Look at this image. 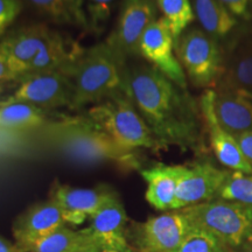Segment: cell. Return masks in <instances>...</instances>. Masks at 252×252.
<instances>
[{"label": "cell", "instance_id": "1", "mask_svg": "<svg viewBox=\"0 0 252 252\" xmlns=\"http://www.w3.org/2000/svg\"><path fill=\"white\" fill-rule=\"evenodd\" d=\"M132 102L162 147L198 151L203 146V119L188 90L181 89L150 64L127 69Z\"/></svg>", "mask_w": 252, "mask_h": 252}, {"label": "cell", "instance_id": "2", "mask_svg": "<svg viewBox=\"0 0 252 252\" xmlns=\"http://www.w3.org/2000/svg\"><path fill=\"white\" fill-rule=\"evenodd\" d=\"M127 62L106 42L83 50L70 71L71 110L128 94Z\"/></svg>", "mask_w": 252, "mask_h": 252}, {"label": "cell", "instance_id": "3", "mask_svg": "<svg viewBox=\"0 0 252 252\" xmlns=\"http://www.w3.org/2000/svg\"><path fill=\"white\" fill-rule=\"evenodd\" d=\"M43 135L70 159L81 163L111 161L138 166L134 152L121 149L88 117H62L41 127Z\"/></svg>", "mask_w": 252, "mask_h": 252}, {"label": "cell", "instance_id": "4", "mask_svg": "<svg viewBox=\"0 0 252 252\" xmlns=\"http://www.w3.org/2000/svg\"><path fill=\"white\" fill-rule=\"evenodd\" d=\"M88 118L109 135L119 147L128 152L163 149L132 102L123 94L96 104L88 111Z\"/></svg>", "mask_w": 252, "mask_h": 252}, {"label": "cell", "instance_id": "5", "mask_svg": "<svg viewBox=\"0 0 252 252\" xmlns=\"http://www.w3.org/2000/svg\"><path fill=\"white\" fill-rule=\"evenodd\" d=\"M182 210L191 225L209 231L228 248L252 243V206L217 200Z\"/></svg>", "mask_w": 252, "mask_h": 252}, {"label": "cell", "instance_id": "6", "mask_svg": "<svg viewBox=\"0 0 252 252\" xmlns=\"http://www.w3.org/2000/svg\"><path fill=\"white\" fill-rule=\"evenodd\" d=\"M175 54L195 88L217 87L225 65L219 41L200 28H189L176 41Z\"/></svg>", "mask_w": 252, "mask_h": 252}, {"label": "cell", "instance_id": "7", "mask_svg": "<svg viewBox=\"0 0 252 252\" xmlns=\"http://www.w3.org/2000/svg\"><path fill=\"white\" fill-rule=\"evenodd\" d=\"M157 19L153 0H123L115 30L105 41L123 60L138 55L145 31Z\"/></svg>", "mask_w": 252, "mask_h": 252}, {"label": "cell", "instance_id": "8", "mask_svg": "<svg viewBox=\"0 0 252 252\" xmlns=\"http://www.w3.org/2000/svg\"><path fill=\"white\" fill-rule=\"evenodd\" d=\"M138 55L173 83L187 90V76L175 54V41L163 18L156 19L141 37Z\"/></svg>", "mask_w": 252, "mask_h": 252}, {"label": "cell", "instance_id": "9", "mask_svg": "<svg viewBox=\"0 0 252 252\" xmlns=\"http://www.w3.org/2000/svg\"><path fill=\"white\" fill-rule=\"evenodd\" d=\"M72 96L71 78L64 71H48L32 75L19 82L15 93L2 102H25L41 110L68 106Z\"/></svg>", "mask_w": 252, "mask_h": 252}, {"label": "cell", "instance_id": "10", "mask_svg": "<svg viewBox=\"0 0 252 252\" xmlns=\"http://www.w3.org/2000/svg\"><path fill=\"white\" fill-rule=\"evenodd\" d=\"M55 31L43 24H32L12 31L0 40V47L7 59L14 82L26 76L28 68L49 42Z\"/></svg>", "mask_w": 252, "mask_h": 252}, {"label": "cell", "instance_id": "11", "mask_svg": "<svg viewBox=\"0 0 252 252\" xmlns=\"http://www.w3.org/2000/svg\"><path fill=\"white\" fill-rule=\"evenodd\" d=\"M230 171L220 169L209 162L182 166L173 210L212 201L217 196Z\"/></svg>", "mask_w": 252, "mask_h": 252}, {"label": "cell", "instance_id": "12", "mask_svg": "<svg viewBox=\"0 0 252 252\" xmlns=\"http://www.w3.org/2000/svg\"><path fill=\"white\" fill-rule=\"evenodd\" d=\"M214 89H208L201 96L200 111L203 119L204 130L208 134L214 156L220 165L235 172L252 175V168L245 159L241 147L232 134L225 131L220 124L214 110Z\"/></svg>", "mask_w": 252, "mask_h": 252}, {"label": "cell", "instance_id": "13", "mask_svg": "<svg viewBox=\"0 0 252 252\" xmlns=\"http://www.w3.org/2000/svg\"><path fill=\"white\" fill-rule=\"evenodd\" d=\"M191 228L193 225L182 209L151 217L140 228L139 251H175Z\"/></svg>", "mask_w": 252, "mask_h": 252}, {"label": "cell", "instance_id": "14", "mask_svg": "<svg viewBox=\"0 0 252 252\" xmlns=\"http://www.w3.org/2000/svg\"><path fill=\"white\" fill-rule=\"evenodd\" d=\"M113 194L110 189L76 188L55 184L50 198L61 208L67 225H80L90 220Z\"/></svg>", "mask_w": 252, "mask_h": 252}, {"label": "cell", "instance_id": "15", "mask_svg": "<svg viewBox=\"0 0 252 252\" xmlns=\"http://www.w3.org/2000/svg\"><path fill=\"white\" fill-rule=\"evenodd\" d=\"M67 225L61 208L53 198L31 206L15 220L13 236L19 249Z\"/></svg>", "mask_w": 252, "mask_h": 252}, {"label": "cell", "instance_id": "16", "mask_svg": "<svg viewBox=\"0 0 252 252\" xmlns=\"http://www.w3.org/2000/svg\"><path fill=\"white\" fill-rule=\"evenodd\" d=\"M89 220V226L83 231L96 239L100 247H123L128 244L125 236L127 215L117 194H113Z\"/></svg>", "mask_w": 252, "mask_h": 252}, {"label": "cell", "instance_id": "17", "mask_svg": "<svg viewBox=\"0 0 252 252\" xmlns=\"http://www.w3.org/2000/svg\"><path fill=\"white\" fill-rule=\"evenodd\" d=\"M214 91V110L220 126L234 137L252 131V100L222 88Z\"/></svg>", "mask_w": 252, "mask_h": 252}, {"label": "cell", "instance_id": "18", "mask_svg": "<svg viewBox=\"0 0 252 252\" xmlns=\"http://www.w3.org/2000/svg\"><path fill=\"white\" fill-rule=\"evenodd\" d=\"M182 166L156 165L143 169L141 176L146 182L145 198L154 209L160 212L173 210Z\"/></svg>", "mask_w": 252, "mask_h": 252}, {"label": "cell", "instance_id": "19", "mask_svg": "<svg viewBox=\"0 0 252 252\" xmlns=\"http://www.w3.org/2000/svg\"><path fill=\"white\" fill-rule=\"evenodd\" d=\"M24 7L58 25L93 32L84 0H21Z\"/></svg>", "mask_w": 252, "mask_h": 252}, {"label": "cell", "instance_id": "20", "mask_svg": "<svg viewBox=\"0 0 252 252\" xmlns=\"http://www.w3.org/2000/svg\"><path fill=\"white\" fill-rule=\"evenodd\" d=\"M195 18L203 32L215 40L225 39L238 26V20L219 0H191Z\"/></svg>", "mask_w": 252, "mask_h": 252}, {"label": "cell", "instance_id": "21", "mask_svg": "<svg viewBox=\"0 0 252 252\" xmlns=\"http://www.w3.org/2000/svg\"><path fill=\"white\" fill-rule=\"evenodd\" d=\"M216 88L238 94L252 91V39L245 41L235 50L224 65L222 77Z\"/></svg>", "mask_w": 252, "mask_h": 252}, {"label": "cell", "instance_id": "22", "mask_svg": "<svg viewBox=\"0 0 252 252\" xmlns=\"http://www.w3.org/2000/svg\"><path fill=\"white\" fill-rule=\"evenodd\" d=\"M47 121L45 112L25 102H0V128L2 130H32L41 128Z\"/></svg>", "mask_w": 252, "mask_h": 252}, {"label": "cell", "instance_id": "23", "mask_svg": "<svg viewBox=\"0 0 252 252\" xmlns=\"http://www.w3.org/2000/svg\"><path fill=\"white\" fill-rule=\"evenodd\" d=\"M162 18L168 24L175 43L195 20L191 0H156Z\"/></svg>", "mask_w": 252, "mask_h": 252}, {"label": "cell", "instance_id": "24", "mask_svg": "<svg viewBox=\"0 0 252 252\" xmlns=\"http://www.w3.org/2000/svg\"><path fill=\"white\" fill-rule=\"evenodd\" d=\"M83 238V232L62 226L48 236L21 248V252H72Z\"/></svg>", "mask_w": 252, "mask_h": 252}, {"label": "cell", "instance_id": "25", "mask_svg": "<svg viewBox=\"0 0 252 252\" xmlns=\"http://www.w3.org/2000/svg\"><path fill=\"white\" fill-rule=\"evenodd\" d=\"M217 197L220 200L252 206V175L230 171Z\"/></svg>", "mask_w": 252, "mask_h": 252}, {"label": "cell", "instance_id": "26", "mask_svg": "<svg viewBox=\"0 0 252 252\" xmlns=\"http://www.w3.org/2000/svg\"><path fill=\"white\" fill-rule=\"evenodd\" d=\"M173 252H229V248L209 231L193 225Z\"/></svg>", "mask_w": 252, "mask_h": 252}, {"label": "cell", "instance_id": "27", "mask_svg": "<svg viewBox=\"0 0 252 252\" xmlns=\"http://www.w3.org/2000/svg\"><path fill=\"white\" fill-rule=\"evenodd\" d=\"M116 0H87V13L93 32L100 31L111 15Z\"/></svg>", "mask_w": 252, "mask_h": 252}, {"label": "cell", "instance_id": "28", "mask_svg": "<svg viewBox=\"0 0 252 252\" xmlns=\"http://www.w3.org/2000/svg\"><path fill=\"white\" fill-rule=\"evenodd\" d=\"M23 9L21 0H0V36L17 20Z\"/></svg>", "mask_w": 252, "mask_h": 252}, {"label": "cell", "instance_id": "29", "mask_svg": "<svg viewBox=\"0 0 252 252\" xmlns=\"http://www.w3.org/2000/svg\"><path fill=\"white\" fill-rule=\"evenodd\" d=\"M237 20L252 21V0H219Z\"/></svg>", "mask_w": 252, "mask_h": 252}, {"label": "cell", "instance_id": "30", "mask_svg": "<svg viewBox=\"0 0 252 252\" xmlns=\"http://www.w3.org/2000/svg\"><path fill=\"white\" fill-rule=\"evenodd\" d=\"M236 140L243 152L245 159L252 168V131L244 132V133L235 137Z\"/></svg>", "mask_w": 252, "mask_h": 252}, {"label": "cell", "instance_id": "31", "mask_svg": "<svg viewBox=\"0 0 252 252\" xmlns=\"http://www.w3.org/2000/svg\"><path fill=\"white\" fill-rule=\"evenodd\" d=\"M81 231L83 232V238L72 252H102V248L96 239L91 237L83 230H81Z\"/></svg>", "mask_w": 252, "mask_h": 252}, {"label": "cell", "instance_id": "32", "mask_svg": "<svg viewBox=\"0 0 252 252\" xmlns=\"http://www.w3.org/2000/svg\"><path fill=\"white\" fill-rule=\"evenodd\" d=\"M7 82H14V76L12 74L11 68H9L7 59H6L1 47H0V91Z\"/></svg>", "mask_w": 252, "mask_h": 252}, {"label": "cell", "instance_id": "33", "mask_svg": "<svg viewBox=\"0 0 252 252\" xmlns=\"http://www.w3.org/2000/svg\"><path fill=\"white\" fill-rule=\"evenodd\" d=\"M0 252H20V249L17 244L11 243L7 239H4L0 236Z\"/></svg>", "mask_w": 252, "mask_h": 252}, {"label": "cell", "instance_id": "34", "mask_svg": "<svg viewBox=\"0 0 252 252\" xmlns=\"http://www.w3.org/2000/svg\"><path fill=\"white\" fill-rule=\"evenodd\" d=\"M102 252H140L139 250H135L130 244L123 245V247H100Z\"/></svg>", "mask_w": 252, "mask_h": 252}, {"label": "cell", "instance_id": "35", "mask_svg": "<svg viewBox=\"0 0 252 252\" xmlns=\"http://www.w3.org/2000/svg\"><path fill=\"white\" fill-rule=\"evenodd\" d=\"M244 252H252V243L248 244V245H245Z\"/></svg>", "mask_w": 252, "mask_h": 252}, {"label": "cell", "instance_id": "36", "mask_svg": "<svg viewBox=\"0 0 252 252\" xmlns=\"http://www.w3.org/2000/svg\"><path fill=\"white\" fill-rule=\"evenodd\" d=\"M242 96H244V97H247L248 99H250V100H252V91L251 93H247V94H241Z\"/></svg>", "mask_w": 252, "mask_h": 252}, {"label": "cell", "instance_id": "37", "mask_svg": "<svg viewBox=\"0 0 252 252\" xmlns=\"http://www.w3.org/2000/svg\"><path fill=\"white\" fill-rule=\"evenodd\" d=\"M20 252H21V251H20Z\"/></svg>", "mask_w": 252, "mask_h": 252}]
</instances>
